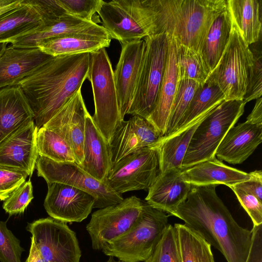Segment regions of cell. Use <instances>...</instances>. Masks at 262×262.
Wrapping results in <instances>:
<instances>
[{"label":"cell","instance_id":"obj_44","mask_svg":"<svg viewBox=\"0 0 262 262\" xmlns=\"http://www.w3.org/2000/svg\"><path fill=\"white\" fill-rule=\"evenodd\" d=\"M38 12L43 24H49L68 15L57 0H26Z\"/></svg>","mask_w":262,"mask_h":262},{"label":"cell","instance_id":"obj_36","mask_svg":"<svg viewBox=\"0 0 262 262\" xmlns=\"http://www.w3.org/2000/svg\"><path fill=\"white\" fill-rule=\"evenodd\" d=\"M200 85L192 80L179 79L162 141L170 136L174 132Z\"/></svg>","mask_w":262,"mask_h":262},{"label":"cell","instance_id":"obj_3","mask_svg":"<svg viewBox=\"0 0 262 262\" xmlns=\"http://www.w3.org/2000/svg\"><path fill=\"white\" fill-rule=\"evenodd\" d=\"M158 33L200 52L212 23L227 6L226 0H154Z\"/></svg>","mask_w":262,"mask_h":262},{"label":"cell","instance_id":"obj_26","mask_svg":"<svg viewBox=\"0 0 262 262\" xmlns=\"http://www.w3.org/2000/svg\"><path fill=\"white\" fill-rule=\"evenodd\" d=\"M184 179L191 185L224 184L229 187L250 180L247 173L224 164L215 157L182 170Z\"/></svg>","mask_w":262,"mask_h":262},{"label":"cell","instance_id":"obj_8","mask_svg":"<svg viewBox=\"0 0 262 262\" xmlns=\"http://www.w3.org/2000/svg\"><path fill=\"white\" fill-rule=\"evenodd\" d=\"M243 100H224L199 124L184 156L182 170L215 157L222 140L244 112Z\"/></svg>","mask_w":262,"mask_h":262},{"label":"cell","instance_id":"obj_33","mask_svg":"<svg viewBox=\"0 0 262 262\" xmlns=\"http://www.w3.org/2000/svg\"><path fill=\"white\" fill-rule=\"evenodd\" d=\"M182 262H215L211 246L184 224H175Z\"/></svg>","mask_w":262,"mask_h":262},{"label":"cell","instance_id":"obj_10","mask_svg":"<svg viewBox=\"0 0 262 262\" xmlns=\"http://www.w3.org/2000/svg\"><path fill=\"white\" fill-rule=\"evenodd\" d=\"M160 143L141 148L114 164L106 181L115 192L148 189L161 173Z\"/></svg>","mask_w":262,"mask_h":262},{"label":"cell","instance_id":"obj_50","mask_svg":"<svg viewBox=\"0 0 262 262\" xmlns=\"http://www.w3.org/2000/svg\"><path fill=\"white\" fill-rule=\"evenodd\" d=\"M8 43H0V57L4 53L6 48H7V45Z\"/></svg>","mask_w":262,"mask_h":262},{"label":"cell","instance_id":"obj_39","mask_svg":"<svg viewBox=\"0 0 262 262\" xmlns=\"http://www.w3.org/2000/svg\"><path fill=\"white\" fill-rule=\"evenodd\" d=\"M102 0H57L66 13L83 20L94 21L93 15L97 12Z\"/></svg>","mask_w":262,"mask_h":262},{"label":"cell","instance_id":"obj_45","mask_svg":"<svg viewBox=\"0 0 262 262\" xmlns=\"http://www.w3.org/2000/svg\"><path fill=\"white\" fill-rule=\"evenodd\" d=\"M251 173L252 177L250 180L233 186L251 193L262 202V171L256 170L251 172Z\"/></svg>","mask_w":262,"mask_h":262},{"label":"cell","instance_id":"obj_4","mask_svg":"<svg viewBox=\"0 0 262 262\" xmlns=\"http://www.w3.org/2000/svg\"><path fill=\"white\" fill-rule=\"evenodd\" d=\"M97 13L111 38L121 43L159 34L154 0L102 1Z\"/></svg>","mask_w":262,"mask_h":262},{"label":"cell","instance_id":"obj_23","mask_svg":"<svg viewBox=\"0 0 262 262\" xmlns=\"http://www.w3.org/2000/svg\"><path fill=\"white\" fill-rule=\"evenodd\" d=\"M168 37L169 46L164 76L155 107L146 119L163 138L179 80L177 42L173 37Z\"/></svg>","mask_w":262,"mask_h":262},{"label":"cell","instance_id":"obj_16","mask_svg":"<svg viewBox=\"0 0 262 262\" xmlns=\"http://www.w3.org/2000/svg\"><path fill=\"white\" fill-rule=\"evenodd\" d=\"M162 139L156 127L143 117L135 115L123 120L109 143L112 165L136 150L161 143Z\"/></svg>","mask_w":262,"mask_h":262},{"label":"cell","instance_id":"obj_13","mask_svg":"<svg viewBox=\"0 0 262 262\" xmlns=\"http://www.w3.org/2000/svg\"><path fill=\"white\" fill-rule=\"evenodd\" d=\"M27 230L47 262H80L78 241L67 223L49 217L29 224Z\"/></svg>","mask_w":262,"mask_h":262},{"label":"cell","instance_id":"obj_47","mask_svg":"<svg viewBox=\"0 0 262 262\" xmlns=\"http://www.w3.org/2000/svg\"><path fill=\"white\" fill-rule=\"evenodd\" d=\"M247 122L252 124H262V98L257 99L254 108L247 118Z\"/></svg>","mask_w":262,"mask_h":262},{"label":"cell","instance_id":"obj_43","mask_svg":"<svg viewBox=\"0 0 262 262\" xmlns=\"http://www.w3.org/2000/svg\"><path fill=\"white\" fill-rule=\"evenodd\" d=\"M251 219L253 226L262 224V202L255 196L234 186H229Z\"/></svg>","mask_w":262,"mask_h":262},{"label":"cell","instance_id":"obj_9","mask_svg":"<svg viewBox=\"0 0 262 262\" xmlns=\"http://www.w3.org/2000/svg\"><path fill=\"white\" fill-rule=\"evenodd\" d=\"M253 62L250 46L232 23L226 47L207 80L220 88L226 100H243Z\"/></svg>","mask_w":262,"mask_h":262},{"label":"cell","instance_id":"obj_18","mask_svg":"<svg viewBox=\"0 0 262 262\" xmlns=\"http://www.w3.org/2000/svg\"><path fill=\"white\" fill-rule=\"evenodd\" d=\"M121 51L114 71L121 119L127 114L135 91L142 62L143 39L121 43Z\"/></svg>","mask_w":262,"mask_h":262},{"label":"cell","instance_id":"obj_32","mask_svg":"<svg viewBox=\"0 0 262 262\" xmlns=\"http://www.w3.org/2000/svg\"><path fill=\"white\" fill-rule=\"evenodd\" d=\"M206 117L197 119L184 129L161 141L160 144L161 172L171 168L182 169V162L194 132Z\"/></svg>","mask_w":262,"mask_h":262},{"label":"cell","instance_id":"obj_37","mask_svg":"<svg viewBox=\"0 0 262 262\" xmlns=\"http://www.w3.org/2000/svg\"><path fill=\"white\" fill-rule=\"evenodd\" d=\"M145 262H182L178 233L169 224L152 253Z\"/></svg>","mask_w":262,"mask_h":262},{"label":"cell","instance_id":"obj_38","mask_svg":"<svg viewBox=\"0 0 262 262\" xmlns=\"http://www.w3.org/2000/svg\"><path fill=\"white\" fill-rule=\"evenodd\" d=\"M24 251L20 241L8 229L6 222L0 221V261L21 262Z\"/></svg>","mask_w":262,"mask_h":262},{"label":"cell","instance_id":"obj_21","mask_svg":"<svg viewBox=\"0 0 262 262\" xmlns=\"http://www.w3.org/2000/svg\"><path fill=\"white\" fill-rule=\"evenodd\" d=\"M52 57L38 48L7 47L0 57V89L17 85Z\"/></svg>","mask_w":262,"mask_h":262},{"label":"cell","instance_id":"obj_29","mask_svg":"<svg viewBox=\"0 0 262 262\" xmlns=\"http://www.w3.org/2000/svg\"><path fill=\"white\" fill-rule=\"evenodd\" d=\"M43 24L38 12L26 0L0 16V43L14 40L35 30Z\"/></svg>","mask_w":262,"mask_h":262},{"label":"cell","instance_id":"obj_11","mask_svg":"<svg viewBox=\"0 0 262 262\" xmlns=\"http://www.w3.org/2000/svg\"><path fill=\"white\" fill-rule=\"evenodd\" d=\"M35 168L38 176L43 178L47 183L67 184L92 195L95 199L94 208H105L124 199L106 181L97 180L75 162H57L38 155Z\"/></svg>","mask_w":262,"mask_h":262},{"label":"cell","instance_id":"obj_15","mask_svg":"<svg viewBox=\"0 0 262 262\" xmlns=\"http://www.w3.org/2000/svg\"><path fill=\"white\" fill-rule=\"evenodd\" d=\"M88 112L79 90L42 126L55 132L68 142L73 150L76 163L80 166L83 160L85 121Z\"/></svg>","mask_w":262,"mask_h":262},{"label":"cell","instance_id":"obj_34","mask_svg":"<svg viewBox=\"0 0 262 262\" xmlns=\"http://www.w3.org/2000/svg\"><path fill=\"white\" fill-rule=\"evenodd\" d=\"M36 142L39 156L57 162L76 163L72 148L55 132L44 127H40L37 130Z\"/></svg>","mask_w":262,"mask_h":262},{"label":"cell","instance_id":"obj_17","mask_svg":"<svg viewBox=\"0 0 262 262\" xmlns=\"http://www.w3.org/2000/svg\"><path fill=\"white\" fill-rule=\"evenodd\" d=\"M34 121L20 128L0 143V167L31 176L38 156Z\"/></svg>","mask_w":262,"mask_h":262},{"label":"cell","instance_id":"obj_51","mask_svg":"<svg viewBox=\"0 0 262 262\" xmlns=\"http://www.w3.org/2000/svg\"><path fill=\"white\" fill-rule=\"evenodd\" d=\"M106 262H122L120 260L116 261L113 256H110L109 259Z\"/></svg>","mask_w":262,"mask_h":262},{"label":"cell","instance_id":"obj_25","mask_svg":"<svg viewBox=\"0 0 262 262\" xmlns=\"http://www.w3.org/2000/svg\"><path fill=\"white\" fill-rule=\"evenodd\" d=\"M112 166L109 144L89 112L85 116L83 160L81 167L100 181H105Z\"/></svg>","mask_w":262,"mask_h":262},{"label":"cell","instance_id":"obj_12","mask_svg":"<svg viewBox=\"0 0 262 262\" xmlns=\"http://www.w3.org/2000/svg\"><path fill=\"white\" fill-rule=\"evenodd\" d=\"M144 203L133 195L93 212L86 227L93 248L102 251L111 242L127 231L140 216Z\"/></svg>","mask_w":262,"mask_h":262},{"label":"cell","instance_id":"obj_46","mask_svg":"<svg viewBox=\"0 0 262 262\" xmlns=\"http://www.w3.org/2000/svg\"><path fill=\"white\" fill-rule=\"evenodd\" d=\"M252 243L246 262H262V224L253 226Z\"/></svg>","mask_w":262,"mask_h":262},{"label":"cell","instance_id":"obj_28","mask_svg":"<svg viewBox=\"0 0 262 262\" xmlns=\"http://www.w3.org/2000/svg\"><path fill=\"white\" fill-rule=\"evenodd\" d=\"M232 23L249 45L257 42L261 34V0H227Z\"/></svg>","mask_w":262,"mask_h":262},{"label":"cell","instance_id":"obj_6","mask_svg":"<svg viewBox=\"0 0 262 262\" xmlns=\"http://www.w3.org/2000/svg\"><path fill=\"white\" fill-rule=\"evenodd\" d=\"M93 93L94 122L108 143L121 120L111 60L102 48L90 54L88 78Z\"/></svg>","mask_w":262,"mask_h":262},{"label":"cell","instance_id":"obj_2","mask_svg":"<svg viewBox=\"0 0 262 262\" xmlns=\"http://www.w3.org/2000/svg\"><path fill=\"white\" fill-rule=\"evenodd\" d=\"M89 53L52 57L19 82L38 129L79 90L88 78Z\"/></svg>","mask_w":262,"mask_h":262},{"label":"cell","instance_id":"obj_31","mask_svg":"<svg viewBox=\"0 0 262 262\" xmlns=\"http://www.w3.org/2000/svg\"><path fill=\"white\" fill-rule=\"evenodd\" d=\"M224 100V95L220 88L213 82L207 80L196 91L172 135L184 129L197 119L207 116Z\"/></svg>","mask_w":262,"mask_h":262},{"label":"cell","instance_id":"obj_35","mask_svg":"<svg viewBox=\"0 0 262 262\" xmlns=\"http://www.w3.org/2000/svg\"><path fill=\"white\" fill-rule=\"evenodd\" d=\"M177 47L179 79H190L201 85L204 84L210 73L200 53L177 42Z\"/></svg>","mask_w":262,"mask_h":262},{"label":"cell","instance_id":"obj_41","mask_svg":"<svg viewBox=\"0 0 262 262\" xmlns=\"http://www.w3.org/2000/svg\"><path fill=\"white\" fill-rule=\"evenodd\" d=\"M254 62L250 72L244 101L246 103L261 97L262 94V55L258 48L251 50Z\"/></svg>","mask_w":262,"mask_h":262},{"label":"cell","instance_id":"obj_30","mask_svg":"<svg viewBox=\"0 0 262 262\" xmlns=\"http://www.w3.org/2000/svg\"><path fill=\"white\" fill-rule=\"evenodd\" d=\"M231 28V19L227 6L212 23L199 52L210 73L217 64L226 47Z\"/></svg>","mask_w":262,"mask_h":262},{"label":"cell","instance_id":"obj_24","mask_svg":"<svg viewBox=\"0 0 262 262\" xmlns=\"http://www.w3.org/2000/svg\"><path fill=\"white\" fill-rule=\"evenodd\" d=\"M32 121L34 115L21 88L0 89V143Z\"/></svg>","mask_w":262,"mask_h":262},{"label":"cell","instance_id":"obj_42","mask_svg":"<svg viewBox=\"0 0 262 262\" xmlns=\"http://www.w3.org/2000/svg\"><path fill=\"white\" fill-rule=\"evenodd\" d=\"M28 176L23 171L0 167V200L5 201L26 182Z\"/></svg>","mask_w":262,"mask_h":262},{"label":"cell","instance_id":"obj_7","mask_svg":"<svg viewBox=\"0 0 262 262\" xmlns=\"http://www.w3.org/2000/svg\"><path fill=\"white\" fill-rule=\"evenodd\" d=\"M144 49L134 97L127 114L147 119L152 112L164 76L169 37L161 33L144 38Z\"/></svg>","mask_w":262,"mask_h":262},{"label":"cell","instance_id":"obj_19","mask_svg":"<svg viewBox=\"0 0 262 262\" xmlns=\"http://www.w3.org/2000/svg\"><path fill=\"white\" fill-rule=\"evenodd\" d=\"M81 34L111 38L106 30L95 21L83 20L68 14L53 22L43 24L11 43L13 47L18 48H37L40 42L51 38Z\"/></svg>","mask_w":262,"mask_h":262},{"label":"cell","instance_id":"obj_27","mask_svg":"<svg viewBox=\"0 0 262 262\" xmlns=\"http://www.w3.org/2000/svg\"><path fill=\"white\" fill-rule=\"evenodd\" d=\"M111 39L91 34H70L46 39L37 48L53 57L90 54L108 47Z\"/></svg>","mask_w":262,"mask_h":262},{"label":"cell","instance_id":"obj_1","mask_svg":"<svg viewBox=\"0 0 262 262\" xmlns=\"http://www.w3.org/2000/svg\"><path fill=\"white\" fill-rule=\"evenodd\" d=\"M216 185H191L186 199L171 214L183 220L224 255L246 262L252 231L239 226L216 192Z\"/></svg>","mask_w":262,"mask_h":262},{"label":"cell","instance_id":"obj_14","mask_svg":"<svg viewBox=\"0 0 262 262\" xmlns=\"http://www.w3.org/2000/svg\"><path fill=\"white\" fill-rule=\"evenodd\" d=\"M47 185L43 206L50 217L66 223L81 222L94 208L95 199L89 193L60 183Z\"/></svg>","mask_w":262,"mask_h":262},{"label":"cell","instance_id":"obj_40","mask_svg":"<svg viewBox=\"0 0 262 262\" xmlns=\"http://www.w3.org/2000/svg\"><path fill=\"white\" fill-rule=\"evenodd\" d=\"M33 198V186L29 180L14 191L4 201L3 209L10 215L21 213Z\"/></svg>","mask_w":262,"mask_h":262},{"label":"cell","instance_id":"obj_48","mask_svg":"<svg viewBox=\"0 0 262 262\" xmlns=\"http://www.w3.org/2000/svg\"><path fill=\"white\" fill-rule=\"evenodd\" d=\"M29 256L25 262H47L32 238Z\"/></svg>","mask_w":262,"mask_h":262},{"label":"cell","instance_id":"obj_20","mask_svg":"<svg viewBox=\"0 0 262 262\" xmlns=\"http://www.w3.org/2000/svg\"><path fill=\"white\" fill-rule=\"evenodd\" d=\"M261 141L262 124L246 121L230 128L218 146L215 156L230 164H241Z\"/></svg>","mask_w":262,"mask_h":262},{"label":"cell","instance_id":"obj_22","mask_svg":"<svg viewBox=\"0 0 262 262\" xmlns=\"http://www.w3.org/2000/svg\"><path fill=\"white\" fill-rule=\"evenodd\" d=\"M191 185L182 176V170L171 168L161 172L148 189L145 198L150 206L170 215L187 198Z\"/></svg>","mask_w":262,"mask_h":262},{"label":"cell","instance_id":"obj_5","mask_svg":"<svg viewBox=\"0 0 262 262\" xmlns=\"http://www.w3.org/2000/svg\"><path fill=\"white\" fill-rule=\"evenodd\" d=\"M168 225V215L165 212L145 202L142 213L133 226L102 251L122 262H145Z\"/></svg>","mask_w":262,"mask_h":262},{"label":"cell","instance_id":"obj_49","mask_svg":"<svg viewBox=\"0 0 262 262\" xmlns=\"http://www.w3.org/2000/svg\"><path fill=\"white\" fill-rule=\"evenodd\" d=\"M23 0H0V16L19 6Z\"/></svg>","mask_w":262,"mask_h":262}]
</instances>
